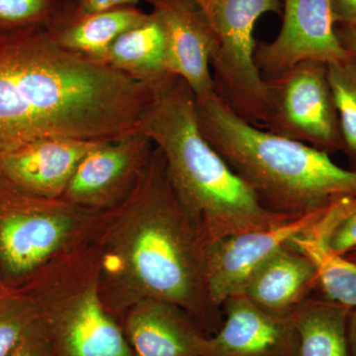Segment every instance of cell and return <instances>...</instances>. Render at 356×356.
Listing matches in <instances>:
<instances>
[{
	"mask_svg": "<svg viewBox=\"0 0 356 356\" xmlns=\"http://www.w3.org/2000/svg\"><path fill=\"white\" fill-rule=\"evenodd\" d=\"M193 1L214 34L210 65L217 95L238 117L264 129L269 117V91L255 64V26L267 13L281 14L282 0Z\"/></svg>",
	"mask_w": 356,
	"mask_h": 356,
	"instance_id": "cell-7",
	"label": "cell"
},
{
	"mask_svg": "<svg viewBox=\"0 0 356 356\" xmlns=\"http://www.w3.org/2000/svg\"><path fill=\"white\" fill-rule=\"evenodd\" d=\"M38 318L27 295L17 288H4L0 292V356L10 355Z\"/></svg>",
	"mask_w": 356,
	"mask_h": 356,
	"instance_id": "cell-22",
	"label": "cell"
},
{
	"mask_svg": "<svg viewBox=\"0 0 356 356\" xmlns=\"http://www.w3.org/2000/svg\"><path fill=\"white\" fill-rule=\"evenodd\" d=\"M316 286L313 262L287 243L254 271L243 295L269 315L286 318L309 299Z\"/></svg>",
	"mask_w": 356,
	"mask_h": 356,
	"instance_id": "cell-16",
	"label": "cell"
},
{
	"mask_svg": "<svg viewBox=\"0 0 356 356\" xmlns=\"http://www.w3.org/2000/svg\"><path fill=\"white\" fill-rule=\"evenodd\" d=\"M281 14L277 36L255 48V64L266 81L300 63L327 65L350 57L337 37L330 0H282Z\"/></svg>",
	"mask_w": 356,
	"mask_h": 356,
	"instance_id": "cell-10",
	"label": "cell"
},
{
	"mask_svg": "<svg viewBox=\"0 0 356 356\" xmlns=\"http://www.w3.org/2000/svg\"><path fill=\"white\" fill-rule=\"evenodd\" d=\"M266 81L269 117L264 130L327 154L343 149L327 65L300 63Z\"/></svg>",
	"mask_w": 356,
	"mask_h": 356,
	"instance_id": "cell-8",
	"label": "cell"
},
{
	"mask_svg": "<svg viewBox=\"0 0 356 356\" xmlns=\"http://www.w3.org/2000/svg\"><path fill=\"white\" fill-rule=\"evenodd\" d=\"M154 149L140 131L99 143L81 159L62 198L83 209H115L135 189Z\"/></svg>",
	"mask_w": 356,
	"mask_h": 356,
	"instance_id": "cell-9",
	"label": "cell"
},
{
	"mask_svg": "<svg viewBox=\"0 0 356 356\" xmlns=\"http://www.w3.org/2000/svg\"><path fill=\"white\" fill-rule=\"evenodd\" d=\"M4 288H6V287H4ZM4 288H2V289H0V292H1V291H2V290H3V289H4Z\"/></svg>",
	"mask_w": 356,
	"mask_h": 356,
	"instance_id": "cell-32",
	"label": "cell"
},
{
	"mask_svg": "<svg viewBox=\"0 0 356 356\" xmlns=\"http://www.w3.org/2000/svg\"><path fill=\"white\" fill-rule=\"evenodd\" d=\"M140 0H74L79 13L91 14L105 13L122 7L138 6Z\"/></svg>",
	"mask_w": 356,
	"mask_h": 356,
	"instance_id": "cell-26",
	"label": "cell"
},
{
	"mask_svg": "<svg viewBox=\"0 0 356 356\" xmlns=\"http://www.w3.org/2000/svg\"><path fill=\"white\" fill-rule=\"evenodd\" d=\"M219 329L206 339L204 356H298L292 317L269 315L243 296L225 302Z\"/></svg>",
	"mask_w": 356,
	"mask_h": 356,
	"instance_id": "cell-13",
	"label": "cell"
},
{
	"mask_svg": "<svg viewBox=\"0 0 356 356\" xmlns=\"http://www.w3.org/2000/svg\"><path fill=\"white\" fill-rule=\"evenodd\" d=\"M8 356H54L50 337L40 317Z\"/></svg>",
	"mask_w": 356,
	"mask_h": 356,
	"instance_id": "cell-24",
	"label": "cell"
},
{
	"mask_svg": "<svg viewBox=\"0 0 356 356\" xmlns=\"http://www.w3.org/2000/svg\"><path fill=\"white\" fill-rule=\"evenodd\" d=\"M139 131L163 154L173 191L205 248L297 217L267 208L206 140L195 95L180 77L170 76L153 86Z\"/></svg>",
	"mask_w": 356,
	"mask_h": 356,
	"instance_id": "cell-3",
	"label": "cell"
},
{
	"mask_svg": "<svg viewBox=\"0 0 356 356\" xmlns=\"http://www.w3.org/2000/svg\"><path fill=\"white\" fill-rule=\"evenodd\" d=\"M350 310L327 299H307L291 316L298 337V356H351Z\"/></svg>",
	"mask_w": 356,
	"mask_h": 356,
	"instance_id": "cell-20",
	"label": "cell"
},
{
	"mask_svg": "<svg viewBox=\"0 0 356 356\" xmlns=\"http://www.w3.org/2000/svg\"><path fill=\"white\" fill-rule=\"evenodd\" d=\"M104 64L149 86L173 76L168 67L165 31L158 16L151 11L144 22L118 37Z\"/></svg>",
	"mask_w": 356,
	"mask_h": 356,
	"instance_id": "cell-19",
	"label": "cell"
},
{
	"mask_svg": "<svg viewBox=\"0 0 356 356\" xmlns=\"http://www.w3.org/2000/svg\"><path fill=\"white\" fill-rule=\"evenodd\" d=\"M6 286H4L3 283L1 282V280H0V289H2V288H4Z\"/></svg>",
	"mask_w": 356,
	"mask_h": 356,
	"instance_id": "cell-31",
	"label": "cell"
},
{
	"mask_svg": "<svg viewBox=\"0 0 356 356\" xmlns=\"http://www.w3.org/2000/svg\"><path fill=\"white\" fill-rule=\"evenodd\" d=\"M153 88L65 49L44 27L0 34V154L50 138L139 131Z\"/></svg>",
	"mask_w": 356,
	"mask_h": 356,
	"instance_id": "cell-1",
	"label": "cell"
},
{
	"mask_svg": "<svg viewBox=\"0 0 356 356\" xmlns=\"http://www.w3.org/2000/svg\"><path fill=\"white\" fill-rule=\"evenodd\" d=\"M337 37L351 55L356 57V30L346 26L336 27Z\"/></svg>",
	"mask_w": 356,
	"mask_h": 356,
	"instance_id": "cell-28",
	"label": "cell"
},
{
	"mask_svg": "<svg viewBox=\"0 0 356 356\" xmlns=\"http://www.w3.org/2000/svg\"><path fill=\"white\" fill-rule=\"evenodd\" d=\"M95 243L100 294L119 320L138 302L158 299L184 309L203 331L218 325L205 245L173 191L158 147L130 196L109 211Z\"/></svg>",
	"mask_w": 356,
	"mask_h": 356,
	"instance_id": "cell-2",
	"label": "cell"
},
{
	"mask_svg": "<svg viewBox=\"0 0 356 356\" xmlns=\"http://www.w3.org/2000/svg\"><path fill=\"white\" fill-rule=\"evenodd\" d=\"M17 289L36 306L54 356H134L100 294L95 241L42 267Z\"/></svg>",
	"mask_w": 356,
	"mask_h": 356,
	"instance_id": "cell-5",
	"label": "cell"
},
{
	"mask_svg": "<svg viewBox=\"0 0 356 356\" xmlns=\"http://www.w3.org/2000/svg\"><path fill=\"white\" fill-rule=\"evenodd\" d=\"M348 344L351 356H356V308L350 310L348 322Z\"/></svg>",
	"mask_w": 356,
	"mask_h": 356,
	"instance_id": "cell-29",
	"label": "cell"
},
{
	"mask_svg": "<svg viewBox=\"0 0 356 356\" xmlns=\"http://www.w3.org/2000/svg\"><path fill=\"white\" fill-rule=\"evenodd\" d=\"M109 211L35 195L0 175V280L4 286L19 288L42 267L92 243Z\"/></svg>",
	"mask_w": 356,
	"mask_h": 356,
	"instance_id": "cell-6",
	"label": "cell"
},
{
	"mask_svg": "<svg viewBox=\"0 0 356 356\" xmlns=\"http://www.w3.org/2000/svg\"><path fill=\"white\" fill-rule=\"evenodd\" d=\"M341 219V211L331 207L320 221L289 243L313 262L318 286L325 299L353 310L356 308V264L343 255L334 254L327 245V236Z\"/></svg>",
	"mask_w": 356,
	"mask_h": 356,
	"instance_id": "cell-18",
	"label": "cell"
},
{
	"mask_svg": "<svg viewBox=\"0 0 356 356\" xmlns=\"http://www.w3.org/2000/svg\"><path fill=\"white\" fill-rule=\"evenodd\" d=\"M147 16L149 13L138 6L99 13H81L72 0L69 8L47 29L67 50L104 63L109 49L118 37L144 22Z\"/></svg>",
	"mask_w": 356,
	"mask_h": 356,
	"instance_id": "cell-17",
	"label": "cell"
},
{
	"mask_svg": "<svg viewBox=\"0 0 356 356\" xmlns=\"http://www.w3.org/2000/svg\"><path fill=\"white\" fill-rule=\"evenodd\" d=\"M336 24L356 30V0H330Z\"/></svg>",
	"mask_w": 356,
	"mask_h": 356,
	"instance_id": "cell-27",
	"label": "cell"
},
{
	"mask_svg": "<svg viewBox=\"0 0 356 356\" xmlns=\"http://www.w3.org/2000/svg\"><path fill=\"white\" fill-rule=\"evenodd\" d=\"M327 79L336 105L343 149L356 159V57L327 65Z\"/></svg>",
	"mask_w": 356,
	"mask_h": 356,
	"instance_id": "cell-21",
	"label": "cell"
},
{
	"mask_svg": "<svg viewBox=\"0 0 356 356\" xmlns=\"http://www.w3.org/2000/svg\"><path fill=\"white\" fill-rule=\"evenodd\" d=\"M195 102L204 137L269 209L299 216L356 198V170L337 165L330 154L248 123L216 91Z\"/></svg>",
	"mask_w": 356,
	"mask_h": 356,
	"instance_id": "cell-4",
	"label": "cell"
},
{
	"mask_svg": "<svg viewBox=\"0 0 356 356\" xmlns=\"http://www.w3.org/2000/svg\"><path fill=\"white\" fill-rule=\"evenodd\" d=\"M120 322L134 356H204L208 336L172 302L143 300Z\"/></svg>",
	"mask_w": 356,
	"mask_h": 356,
	"instance_id": "cell-15",
	"label": "cell"
},
{
	"mask_svg": "<svg viewBox=\"0 0 356 356\" xmlns=\"http://www.w3.org/2000/svg\"><path fill=\"white\" fill-rule=\"evenodd\" d=\"M327 245L334 254L346 255L356 248V210L343 218L327 236Z\"/></svg>",
	"mask_w": 356,
	"mask_h": 356,
	"instance_id": "cell-25",
	"label": "cell"
},
{
	"mask_svg": "<svg viewBox=\"0 0 356 356\" xmlns=\"http://www.w3.org/2000/svg\"><path fill=\"white\" fill-rule=\"evenodd\" d=\"M99 143L63 138L34 140L0 154V175L35 195L62 198L81 159Z\"/></svg>",
	"mask_w": 356,
	"mask_h": 356,
	"instance_id": "cell-14",
	"label": "cell"
},
{
	"mask_svg": "<svg viewBox=\"0 0 356 356\" xmlns=\"http://www.w3.org/2000/svg\"><path fill=\"white\" fill-rule=\"evenodd\" d=\"M72 0H0V34L44 27L58 19Z\"/></svg>",
	"mask_w": 356,
	"mask_h": 356,
	"instance_id": "cell-23",
	"label": "cell"
},
{
	"mask_svg": "<svg viewBox=\"0 0 356 356\" xmlns=\"http://www.w3.org/2000/svg\"><path fill=\"white\" fill-rule=\"evenodd\" d=\"M158 16L166 41L168 67L202 96L215 90L211 70L214 34L193 0H146Z\"/></svg>",
	"mask_w": 356,
	"mask_h": 356,
	"instance_id": "cell-12",
	"label": "cell"
},
{
	"mask_svg": "<svg viewBox=\"0 0 356 356\" xmlns=\"http://www.w3.org/2000/svg\"><path fill=\"white\" fill-rule=\"evenodd\" d=\"M334 202L273 228L228 236L206 247V277L214 305L221 309L227 300L243 295L254 271L276 250L320 221Z\"/></svg>",
	"mask_w": 356,
	"mask_h": 356,
	"instance_id": "cell-11",
	"label": "cell"
},
{
	"mask_svg": "<svg viewBox=\"0 0 356 356\" xmlns=\"http://www.w3.org/2000/svg\"><path fill=\"white\" fill-rule=\"evenodd\" d=\"M343 257H346V259H350V261L355 262V264H356V248L355 250H351V252H348V254L343 255Z\"/></svg>",
	"mask_w": 356,
	"mask_h": 356,
	"instance_id": "cell-30",
	"label": "cell"
}]
</instances>
